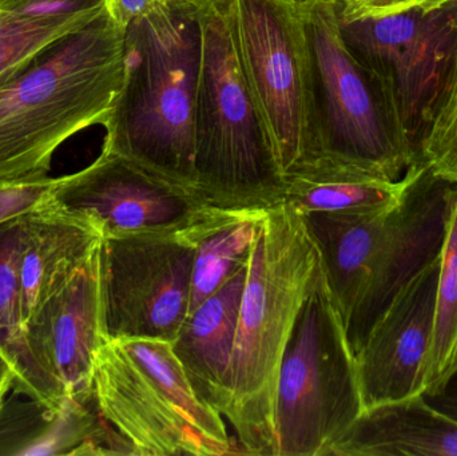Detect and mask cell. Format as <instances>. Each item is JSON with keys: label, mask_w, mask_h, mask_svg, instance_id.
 Listing matches in <instances>:
<instances>
[{"label": "cell", "mask_w": 457, "mask_h": 456, "mask_svg": "<svg viewBox=\"0 0 457 456\" xmlns=\"http://www.w3.org/2000/svg\"><path fill=\"white\" fill-rule=\"evenodd\" d=\"M399 203L362 213L303 217L354 356L400 289L439 256L456 184L421 161Z\"/></svg>", "instance_id": "6da1fadb"}, {"label": "cell", "mask_w": 457, "mask_h": 456, "mask_svg": "<svg viewBox=\"0 0 457 456\" xmlns=\"http://www.w3.org/2000/svg\"><path fill=\"white\" fill-rule=\"evenodd\" d=\"M321 270L297 209L266 211L258 225L227 375V417L247 455L276 456L279 369L298 313Z\"/></svg>", "instance_id": "7a4b0ae2"}, {"label": "cell", "mask_w": 457, "mask_h": 456, "mask_svg": "<svg viewBox=\"0 0 457 456\" xmlns=\"http://www.w3.org/2000/svg\"><path fill=\"white\" fill-rule=\"evenodd\" d=\"M125 29L107 11L0 86V184L48 177L58 147L106 122L122 85Z\"/></svg>", "instance_id": "3957f363"}, {"label": "cell", "mask_w": 457, "mask_h": 456, "mask_svg": "<svg viewBox=\"0 0 457 456\" xmlns=\"http://www.w3.org/2000/svg\"><path fill=\"white\" fill-rule=\"evenodd\" d=\"M201 8L173 0L129 24L122 85L102 149L195 190Z\"/></svg>", "instance_id": "277c9868"}, {"label": "cell", "mask_w": 457, "mask_h": 456, "mask_svg": "<svg viewBox=\"0 0 457 456\" xmlns=\"http://www.w3.org/2000/svg\"><path fill=\"white\" fill-rule=\"evenodd\" d=\"M201 66L195 107V190L221 209L284 201V169L237 54L227 0L201 8Z\"/></svg>", "instance_id": "5b68a950"}, {"label": "cell", "mask_w": 457, "mask_h": 456, "mask_svg": "<svg viewBox=\"0 0 457 456\" xmlns=\"http://www.w3.org/2000/svg\"><path fill=\"white\" fill-rule=\"evenodd\" d=\"M297 3L311 75V144L297 169L340 166L399 181L418 161V150L391 96L346 47L336 3Z\"/></svg>", "instance_id": "8992f818"}, {"label": "cell", "mask_w": 457, "mask_h": 456, "mask_svg": "<svg viewBox=\"0 0 457 456\" xmlns=\"http://www.w3.org/2000/svg\"><path fill=\"white\" fill-rule=\"evenodd\" d=\"M362 410L356 356L321 268L279 369L276 456L327 455Z\"/></svg>", "instance_id": "52a82bcc"}, {"label": "cell", "mask_w": 457, "mask_h": 456, "mask_svg": "<svg viewBox=\"0 0 457 456\" xmlns=\"http://www.w3.org/2000/svg\"><path fill=\"white\" fill-rule=\"evenodd\" d=\"M237 54L285 176L311 144V75L297 0H227Z\"/></svg>", "instance_id": "ba28073f"}, {"label": "cell", "mask_w": 457, "mask_h": 456, "mask_svg": "<svg viewBox=\"0 0 457 456\" xmlns=\"http://www.w3.org/2000/svg\"><path fill=\"white\" fill-rule=\"evenodd\" d=\"M98 253L107 339L173 342L189 311L195 244L187 230L104 237Z\"/></svg>", "instance_id": "9c48e42d"}, {"label": "cell", "mask_w": 457, "mask_h": 456, "mask_svg": "<svg viewBox=\"0 0 457 456\" xmlns=\"http://www.w3.org/2000/svg\"><path fill=\"white\" fill-rule=\"evenodd\" d=\"M337 19L346 47L383 83L418 150L455 58L457 0L432 11Z\"/></svg>", "instance_id": "30bf717a"}, {"label": "cell", "mask_w": 457, "mask_h": 456, "mask_svg": "<svg viewBox=\"0 0 457 456\" xmlns=\"http://www.w3.org/2000/svg\"><path fill=\"white\" fill-rule=\"evenodd\" d=\"M98 251L23 327L13 388L47 409H62L69 399L94 398L96 355L109 340Z\"/></svg>", "instance_id": "8fae6325"}, {"label": "cell", "mask_w": 457, "mask_h": 456, "mask_svg": "<svg viewBox=\"0 0 457 456\" xmlns=\"http://www.w3.org/2000/svg\"><path fill=\"white\" fill-rule=\"evenodd\" d=\"M47 203L102 238L179 232L212 208L195 189L104 150L87 168L59 177Z\"/></svg>", "instance_id": "7c38bea8"}, {"label": "cell", "mask_w": 457, "mask_h": 456, "mask_svg": "<svg viewBox=\"0 0 457 456\" xmlns=\"http://www.w3.org/2000/svg\"><path fill=\"white\" fill-rule=\"evenodd\" d=\"M439 272L440 254L400 289L356 353L364 409L423 395Z\"/></svg>", "instance_id": "4fadbf2b"}, {"label": "cell", "mask_w": 457, "mask_h": 456, "mask_svg": "<svg viewBox=\"0 0 457 456\" xmlns=\"http://www.w3.org/2000/svg\"><path fill=\"white\" fill-rule=\"evenodd\" d=\"M93 395L136 456H219L117 340H107L96 355Z\"/></svg>", "instance_id": "5bb4252c"}, {"label": "cell", "mask_w": 457, "mask_h": 456, "mask_svg": "<svg viewBox=\"0 0 457 456\" xmlns=\"http://www.w3.org/2000/svg\"><path fill=\"white\" fill-rule=\"evenodd\" d=\"M325 456H457V422L424 395L367 407Z\"/></svg>", "instance_id": "9a60e30c"}, {"label": "cell", "mask_w": 457, "mask_h": 456, "mask_svg": "<svg viewBox=\"0 0 457 456\" xmlns=\"http://www.w3.org/2000/svg\"><path fill=\"white\" fill-rule=\"evenodd\" d=\"M250 261L187 315L171 342L198 398L222 415L227 404V375L236 342L242 294Z\"/></svg>", "instance_id": "2e32d148"}, {"label": "cell", "mask_w": 457, "mask_h": 456, "mask_svg": "<svg viewBox=\"0 0 457 456\" xmlns=\"http://www.w3.org/2000/svg\"><path fill=\"white\" fill-rule=\"evenodd\" d=\"M101 240L90 225L48 203L32 211L21 260V327L77 275Z\"/></svg>", "instance_id": "e0dca14e"}, {"label": "cell", "mask_w": 457, "mask_h": 456, "mask_svg": "<svg viewBox=\"0 0 457 456\" xmlns=\"http://www.w3.org/2000/svg\"><path fill=\"white\" fill-rule=\"evenodd\" d=\"M106 0H0V86L19 67L104 12Z\"/></svg>", "instance_id": "ac0fdd59"}, {"label": "cell", "mask_w": 457, "mask_h": 456, "mask_svg": "<svg viewBox=\"0 0 457 456\" xmlns=\"http://www.w3.org/2000/svg\"><path fill=\"white\" fill-rule=\"evenodd\" d=\"M268 209L212 206L203 219L185 229L195 244L187 315L250 261L258 225Z\"/></svg>", "instance_id": "d6986e66"}, {"label": "cell", "mask_w": 457, "mask_h": 456, "mask_svg": "<svg viewBox=\"0 0 457 456\" xmlns=\"http://www.w3.org/2000/svg\"><path fill=\"white\" fill-rule=\"evenodd\" d=\"M284 201L300 213H362L383 211L400 203L410 173L399 181L340 166H303L285 176Z\"/></svg>", "instance_id": "ffe728a7"}, {"label": "cell", "mask_w": 457, "mask_h": 456, "mask_svg": "<svg viewBox=\"0 0 457 456\" xmlns=\"http://www.w3.org/2000/svg\"><path fill=\"white\" fill-rule=\"evenodd\" d=\"M120 343L163 391L169 401L214 447L219 456L233 454V441L228 435L222 415L198 398L174 353L171 343L149 339L122 340Z\"/></svg>", "instance_id": "44dd1931"}, {"label": "cell", "mask_w": 457, "mask_h": 456, "mask_svg": "<svg viewBox=\"0 0 457 456\" xmlns=\"http://www.w3.org/2000/svg\"><path fill=\"white\" fill-rule=\"evenodd\" d=\"M457 371V184L440 251L434 342L423 395L434 394Z\"/></svg>", "instance_id": "7402d4cb"}, {"label": "cell", "mask_w": 457, "mask_h": 456, "mask_svg": "<svg viewBox=\"0 0 457 456\" xmlns=\"http://www.w3.org/2000/svg\"><path fill=\"white\" fill-rule=\"evenodd\" d=\"M32 211L0 222V342L12 356L15 367L23 336L21 260Z\"/></svg>", "instance_id": "603a6c76"}, {"label": "cell", "mask_w": 457, "mask_h": 456, "mask_svg": "<svg viewBox=\"0 0 457 456\" xmlns=\"http://www.w3.org/2000/svg\"><path fill=\"white\" fill-rule=\"evenodd\" d=\"M418 161L457 184V50L419 142Z\"/></svg>", "instance_id": "cb8c5ba5"}, {"label": "cell", "mask_w": 457, "mask_h": 456, "mask_svg": "<svg viewBox=\"0 0 457 456\" xmlns=\"http://www.w3.org/2000/svg\"><path fill=\"white\" fill-rule=\"evenodd\" d=\"M58 178L0 184V222L46 205Z\"/></svg>", "instance_id": "d4e9b609"}, {"label": "cell", "mask_w": 457, "mask_h": 456, "mask_svg": "<svg viewBox=\"0 0 457 456\" xmlns=\"http://www.w3.org/2000/svg\"><path fill=\"white\" fill-rule=\"evenodd\" d=\"M336 5L343 18L391 15L415 7L413 0H340Z\"/></svg>", "instance_id": "484cf974"}, {"label": "cell", "mask_w": 457, "mask_h": 456, "mask_svg": "<svg viewBox=\"0 0 457 456\" xmlns=\"http://www.w3.org/2000/svg\"><path fill=\"white\" fill-rule=\"evenodd\" d=\"M173 0H106L104 8L110 18L126 29L131 21L142 16L149 15L157 8L168 5Z\"/></svg>", "instance_id": "4316f807"}, {"label": "cell", "mask_w": 457, "mask_h": 456, "mask_svg": "<svg viewBox=\"0 0 457 456\" xmlns=\"http://www.w3.org/2000/svg\"><path fill=\"white\" fill-rule=\"evenodd\" d=\"M427 401L457 422V371L436 393L427 394Z\"/></svg>", "instance_id": "83f0119b"}, {"label": "cell", "mask_w": 457, "mask_h": 456, "mask_svg": "<svg viewBox=\"0 0 457 456\" xmlns=\"http://www.w3.org/2000/svg\"><path fill=\"white\" fill-rule=\"evenodd\" d=\"M15 377V361L4 344L0 342V418L4 412L5 396L10 393L11 388H13Z\"/></svg>", "instance_id": "f1b7e54d"}, {"label": "cell", "mask_w": 457, "mask_h": 456, "mask_svg": "<svg viewBox=\"0 0 457 456\" xmlns=\"http://www.w3.org/2000/svg\"><path fill=\"white\" fill-rule=\"evenodd\" d=\"M453 2H455V0H413V4H415V7L421 8V10L432 11Z\"/></svg>", "instance_id": "f546056e"}, {"label": "cell", "mask_w": 457, "mask_h": 456, "mask_svg": "<svg viewBox=\"0 0 457 456\" xmlns=\"http://www.w3.org/2000/svg\"><path fill=\"white\" fill-rule=\"evenodd\" d=\"M187 3H192V4L197 5V7H204V5L208 4L211 0H184Z\"/></svg>", "instance_id": "4dcf8cb0"}, {"label": "cell", "mask_w": 457, "mask_h": 456, "mask_svg": "<svg viewBox=\"0 0 457 456\" xmlns=\"http://www.w3.org/2000/svg\"><path fill=\"white\" fill-rule=\"evenodd\" d=\"M325 2L338 3V2H340V0H325Z\"/></svg>", "instance_id": "1f68e13d"}]
</instances>
